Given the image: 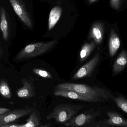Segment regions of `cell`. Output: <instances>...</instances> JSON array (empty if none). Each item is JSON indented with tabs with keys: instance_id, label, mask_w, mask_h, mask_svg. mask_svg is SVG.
<instances>
[{
	"instance_id": "obj_2",
	"label": "cell",
	"mask_w": 127,
	"mask_h": 127,
	"mask_svg": "<svg viewBox=\"0 0 127 127\" xmlns=\"http://www.w3.org/2000/svg\"><path fill=\"white\" fill-rule=\"evenodd\" d=\"M84 108L82 105L64 103L56 105L52 111L47 116V120L54 119L58 123L66 122Z\"/></svg>"
},
{
	"instance_id": "obj_24",
	"label": "cell",
	"mask_w": 127,
	"mask_h": 127,
	"mask_svg": "<svg viewBox=\"0 0 127 127\" xmlns=\"http://www.w3.org/2000/svg\"><path fill=\"white\" fill-rule=\"evenodd\" d=\"M98 0H89V4H92L93 3L97 1Z\"/></svg>"
},
{
	"instance_id": "obj_19",
	"label": "cell",
	"mask_w": 127,
	"mask_h": 127,
	"mask_svg": "<svg viewBox=\"0 0 127 127\" xmlns=\"http://www.w3.org/2000/svg\"><path fill=\"white\" fill-rule=\"evenodd\" d=\"M117 107L124 111L126 113H127V101L126 99L120 96L118 97L113 98Z\"/></svg>"
},
{
	"instance_id": "obj_21",
	"label": "cell",
	"mask_w": 127,
	"mask_h": 127,
	"mask_svg": "<svg viewBox=\"0 0 127 127\" xmlns=\"http://www.w3.org/2000/svg\"><path fill=\"white\" fill-rule=\"evenodd\" d=\"M124 0H110V5L114 9L119 10Z\"/></svg>"
},
{
	"instance_id": "obj_8",
	"label": "cell",
	"mask_w": 127,
	"mask_h": 127,
	"mask_svg": "<svg viewBox=\"0 0 127 127\" xmlns=\"http://www.w3.org/2000/svg\"><path fill=\"white\" fill-rule=\"evenodd\" d=\"M13 9L21 21L28 28L33 27L32 21L24 5L19 0H9Z\"/></svg>"
},
{
	"instance_id": "obj_18",
	"label": "cell",
	"mask_w": 127,
	"mask_h": 127,
	"mask_svg": "<svg viewBox=\"0 0 127 127\" xmlns=\"http://www.w3.org/2000/svg\"><path fill=\"white\" fill-rule=\"evenodd\" d=\"M0 94L6 98L10 99L11 98L10 88L5 79H1L0 81Z\"/></svg>"
},
{
	"instance_id": "obj_20",
	"label": "cell",
	"mask_w": 127,
	"mask_h": 127,
	"mask_svg": "<svg viewBox=\"0 0 127 127\" xmlns=\"http://www.w3.org/2000/svg\"><path fill=\"white\" fill-rule=\"evenodd\" d=\"M32 71L35 74L42 78L47 79L53 78L52 76L50 73L46 70L37 68H34L32 69Z\"/></svg>"
},
{
	"instance_id": "obj_3",
	"label": "cell",
	"mask_w": 127,
	"mask_h": 127,
	"mask_svg": "<svg viewBox=\"0 0 127 127\" xmlns=\"http://www.w3.org/2000/svg\"><path fill=\"white\" fill-rule=\"evenodd\" d=\"M57 41L53 40L49 42H38L27 45L16 55L14 59L17 61H23L40 56L49 51Z\"/></svg>"
},
{
	"instance_id": "obj_9",
	"label": "cell",
	"mask_w": 127,
	"mask_h": 127,
	"mask_svg": "<svg viewBox=\"0 0 127 127\" xmlns=\"http://www.w3.org/2000/svg\"><path fill=\"white\" fill-rule=\"evenodd\" d=\"M107 114L109 119L105 120L104 123L106 125L127 127V121L119 113L115 111H109L107 112Z\"/></svg>"
},
{
	"instance_id": "obj_16",
	"label": "cell",
	"mask_w": 127,
	"mask_h": 127,
	"mask_svg": "<svg viewBox=\"0 0 127 127\" xmlns=\"http://www.w3.org/2000/svg\"><path fill=\"white\" fill-rule=\"evenodd\" d=\"M96 44L94 40L90 43L85 44L81 49L80 52V61L83 62L85 61L94 50Z\"/></svg>"
},
{
	"instance_id": "obj_13",
	"label": "cell",
	"mask_w": 127,
	"mask_h": 127,
	"mask_svg": "<svg viewBox=\"0 0 127 127\" xmlns=\"http://www.w3.org/2000/svg\"><path fill=\"white\" fill-rule=\"evenodd\" d=\"M119 38L114 30H111L110 34L108 43L109 55L113 57L116 55L120 47Z\"/></svg>"
},
{
	"instance_id": "obj_6",
	"label": "cell",
	"mask_w": 127,
	"mask_h": 127,
	"mask_svg": "<svg viewBox=\"0 0 127 127\" xmlns=\"http://www.w3.org/2000/svg\"><path fill=\"white\" fill-rule=\"evenodd\" d=\"M100 59V54L96 53L91 60L82 66L73 76L72 79L77 80L88 77L95 68Z\"/></svg>"
},
{
	"instance_id": "obj_22",
	"label": "cell",
	"mask_w": 127,
	"mask_h": 127,
	"mask_svg": "<svg viewBox=\"0 0 127 127\" xmlns=\"http://www.w3.org/2000/svg\"><path fill=\"white\" fill-rule=\"evenodd\" d=\"M10 110V109H9V108L0 107V115L4 113H6V112H8Z\"/></svg>"
},
{
	"instance_id": "obj_5",
	"label": "cell",
	"mask_w": 127,
	"mask_h": 127,
	"mask_svg": "<svg viewBox=\"0 0 127 127\" xmlns=\"http://www.w3.org/2000/svg\"><path fill=\"white\" fill-rule=\"evenodd\" d=\"M33 108H20L9 111L0 115V126L9 124L21 117L29 115L33 110Z\"/></svg>"
},
{
	"instance_id": "obj_25",
	"label": "cell",
	"mask_w": 127,
	"mask_h": 127,
	"mask_svg": "<svg viewBox=\"0 0 127 127\" xmlns=\"http://www.w3.org/2000/svg\"></svg>"
},
{
	"instance_id": "obj_15",
	"label": "cell",
	"mask_w": 127,
	"mask_h": 127,
	"mask_svg": "<svg viewBox=\"0 0 127 127\" xmlns=\"http://www.w3.org/2000/svg\"><path fill=\"white\" fill-rule=\"evenodd\" d=\"M41 118L40 113L37 110H34L30 114L26 123L21 125V127H37L40 126Z\"/></svg>"
},
{
	"instance_id": "obj_17",
	"label": "cell",
	"mask_w": 127,
	"mask_h": 127,
	"mask_svg": "<svg viewBox=\"0 0 127 127\" xmlns=\"http://www.w3.org/2000/svg\"><path fill=\"white\" fill-rule=\"evenodd\" d=\"M0 28L2 32L3 37L6 41L8 38V25L6 17L5 11L3 7H2L0 14Z\"/></svg>"
},
{
	"instance_id": "obj_1",
	"label": "cell",
	"mask_w": 127,
	"mask_h": 127,
	"mask_svg": "<svg viewBox=\"0 0 127 127\" xmlns=\"http://www.w3.org/2000/svg\"><path fill=\"white\" fill-rule=\"evenodd\" d=\"M56 89L74 91L92 99L94 102L104 101L113 97L110 93L107 90L96 86L90 87L83 84L62 83L58 85Z\"/></svg>"
},
{
	"instance_id": "obj_12",
	"label": "cell",
	"mask_w": 127,
	"mask_h": 127,
	"mask_svg": "<svg viewBox=\"0 0 127 127\" xmlns=\"http://www.w3.org/2000/svg\"><path fill=\"white\" fill-rule=\"evenodd\" d=\"M127 63V53L125 50H122L115 61L113 68V75H116L123 71Z\"/></svg>"
},
{
	"instance_id": "obj_7",
	"label": "cell",
	"mask_w": 127,
	"mask_h": 127,
	"mask_svg": "<svg viewBox=\"0 0 127 127\" xmlns=\"http://www.w3.org/2000/svg\"><path fill=\"white\" fill-rule=\"evenodd\" d=\"M34 79L32 77L29 78H23L21 81L23 87L18 89L17 91V95L19 98L28 99L33 98L35 96L36 93L35 91L34 81Z\"/></svg>"
},
{
	"instance_id": "obj_11",
	"label": "cell",
	"mask_w": 127,
	"mask_h": 127,
	"mask_svg": "<svg viewBox=\"0 0 127 127\" xmlns=\"http://www.w3.org/2000/svg\"><path fill=\"white\" fill-rule=\"evenodd\" d=\"M54 95L57 96H62L65 98L76 99L80 101L91 102H94L92 99L72 91L56 89L54 91Z\"/></svg>"
},
{
	"instance_id": "obj_4",
	"label": "cell",
	"mask_w": 127,
	"mask_h": 127,
	"mask_svg": "<svg viewBox=\"0 0 127 127\" xmlns=\"http://www.w3.org/2000/svg\"><path fill=\"white\" fill-rule=\"evenodd\" d=\"M100 114V111L90 108L78 116H74L64 124L67 127H87L88 125L94 122Z\"/></svg>"
},
{
	"instance_id": "obj_23",
	"label": "cell",
	"mask_w": 127,
	"mask_h": 127,
	"mask_svg": "<svg viewBox=\"0 0 127 127\" xmlns=\"http://www.w3.org/2000/svg\"><path fill=\"white\" fill-rule=\"evenodd\" d=\"M50 125H51V123H47V124H45V125H44L40 126V127H50Z\"/></svg>"
},
{
	"instance_id": "obj_10",
	"label": "cell",
	"mask_w": 127,
	"mask_h": 127,
	"mask_svg": "<svg viewBox=\"0 0 127 127\" xmlns=\"http://www.w3.org/2000/svg\"><path fill=\"white\" fill-rule=\"evenodd\" d=\"M104 24L100 22L95 23L91 27L89 38L93 39L96 44H101L102 42L104 35Z\"/></svg>"
},
{
	"instance_id": "obj_14",
	"label": "cell",
	"mask_w": 127,
	"mask_h": 127,
	"mask_svg": "<svg viewBox=\"0 0 127 127\" xmlns=\"http://www.w3.org/2000/svg\"><path fill=\"white\" fill-rule=\"evenodd\" d=\"M62 8L60 6H55L52 9L49 16L48 28L49 30L54 28L59 20L62 14Z\"/></svg>"
}]
</instances>
